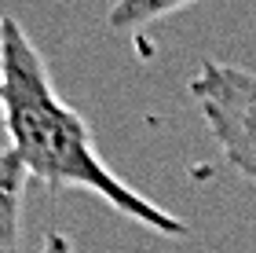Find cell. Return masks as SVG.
I'll list each match as a JSON object with an SVG mask.
<instances>
[{
  "label": "cell",
  "mask_w": 256,
  "mask_h": 253,
  "mask_svg": "<svg viewBox=\"0 0 256 253\" xmlns=\"http://www.w3.org/2000/svg\"><path fill=\"white\" fill-rule=\"evenodd\" d=\"M0 125H4V121H0Z\"/></svg>",
  "instance_id": "obj_7"
},
{
  "label": "cell",
  "mask_w": 256,
  "mask_h": 253,
  "mask_svg": "<svg viewBox=\"0 0 256 253\" xmlns=\"http://www.w3.org/2000/svg\"><path fill=\"white\" fill-rule=\"evenodd\" d=\"M187 88L224 158L256 180V74L205 59Z\"/></svg>",
  "instance_id": "obj_2"
},
{
  "label": "cell",
  "mask_w": 256,
  "mask_h": 253,
  "mask_svg": "<svg viewBox=\"0 0 256 253\" xmlns=\"http://www.w3.org/2000/svg\"><path fill=\"white\" fill-rule=\"evenodd\" d=\"M0 74H4V19H0Z\"/></svg>",
  "instance_id": "obj_6"
},
{
  "label": "cell",
  "mask_w": 256,
  "mask_h": 253,
  "mask_svg": "<svg viewBox=\"0 0 256 253\" xmlns=\"http://www.w3.org/2000/svg\"><path fill=\"white\" fill-rule=\"evenodd\" d=\"M26 183L30 172L11 147H0V253L22 249V220H26Z\"/></svg>",
  "instance_id": "obj_3"
},
{
  "label": "cell",
  "mask_w": 256,
  "mask_h": 253,
  "mask_svg": "<svg viewBox=\"0 0 256 253\" xmlns=\"http://www.w3.org/2000/svg\"><path fill=\"white\" fill-rule=\"evenodd\" d=\"M0 121H4L8 143L26 165L30 180H40L44 187H84L99 194L110 209H118L128 220L143 224L154 235L183 238L187 224L172 216L165 205L150 202L146 194L114 172L102 162L96 136L88 121L59 99L52 85V74L44 66V55L22 22L4 19V74H0Z\"/></svg>",
  "instance_id": "obj_1"
},
{
  "label": "cell",
  "mask_w": 256,
  "mask_h": 253,
  "mask_svg": "<svg viewBox=\"0 0 256 253\" xmlns=\"http://www.w3.org/2000/svg\"><path fill=\"white\" fill-rule=\"evenodd\" d=\"M40 253H74V242H70L62 231H55V235H48V242L40 246Z\"/></svg>",
  "instance_id": "obj_5"
},
{
  "label": "cell",
  "mask_w": 256,
  "mask_h": 253,
  "mask_svg": "<svg viewBox=\"0 0 256 253\" xmlns=\"http://www.w3.org/2000/svg\"><path fill=\"white\" fill-rule=\"evenodd\" d=\"M190 4H198V0H114V8L106 11V26L114 33H132Z\"/></svg>",
  "instance_id": "obj_4"
}]
</instances>
